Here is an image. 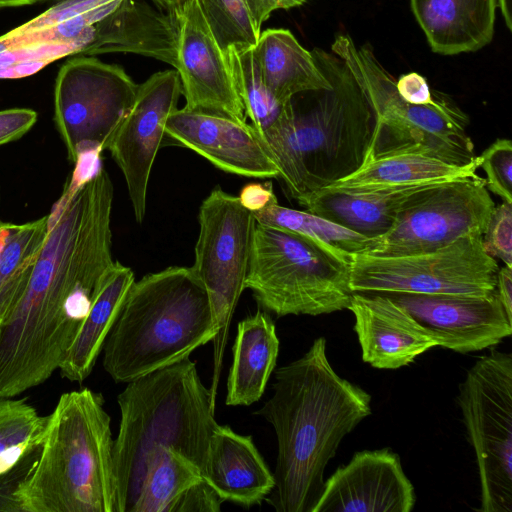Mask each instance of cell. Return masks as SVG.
Wrapping results in <instances>:
<instances>
[{
  "label": "cell",
  "mask_w": 512,
  "mask_h": 512,
  "mask_svg": "<svg viewBox=\"0 0 512 512\" xmlns=\"http://www.w3.org/2000/svg\"><path fill=\"white\" fill-rule=\"evenodd\" d=\"M108 172L75 166L48 215L27 288L0 323V376L34 386L59 369L113 267Z\"/></svg>",
  "instance_id": "obj_1"
},
{
  "label": "cell",
  "mask_w": 512,
  "mask_h": 512,
  "mask_svg": "<svg viewBox=\"0 0 512 512\" xmlns=\"http://www.w3.org/2000/svg\"><path fill=\"white\" fill-rule=\"evenodd\" d=\"M272 389L254 413L273 426L278 444L275 485L266 501L277 512H312L326 465L342 439L371 414V396L334 371L324 337L278 368Z\"/></svg>",
  "instance_id": "obj_2"
},
{
  "label": "cell",
  "mask_w": 512,
  "mask_h": 512,
  "mask_svg": "<svg viewBox=\"0 0 512 512\" xmlns=\"http://www.w3.org/2000/svg\"><path fill=\"white\" fill-rule=\"evenodd\" d=\"M311 53L330 86L294 96L259 134L298 203L358 170L373 129L372 110L343 60L321 48Z\"/></svg>",
  "instance_id": "obj_3"
},
{
  "label": "cell",
  "mask_w": 512,
  "mask_h": 512,
  "mask_svg": "<svg viewBox=\"0 0 512 512\" xmlns=\"http://www.w3.org/2000/svg\"><path fill=\"white\" fill-rule=\"evenodd\" d=\"M117 396L120 424L113 442L116 512H132L151 456L173 448L202 470L218 427L215 400L189 357L126 383Z\"/></svg>",
  "instance_id": "obj_4"
},
{
  "label": "cell",
  "mask_w": 512,
  "mask_h": 512,
  "mask_svg": "<svg viewBox=\"0 0 512 512\" xmlns=\"http://www.w3.org/2000/svg\"><path fill=\"white\" fill-rule=\"evenodd\" d=\"M214 336L204 285L191 267L171 266L133 282L105 339L103 367L128 383L189 357Z\"/></svg>",
  "instance_id": "obj_5"
},
{
  "label": "cell",
  "mask_w": 512,
  "mask_h": 512,
  "mask_svg": "<svg viewBox=\"0 0 512 512\" xmlns=\"http://www.w3.org/2000/svg\"><path fill=\"white\" fill-rule=\"evenodd\" d=\"M110 423L102 394L83 388L60 396L17 492L23 512H116Z\"/></svg>",
  "instance_id": "obj_6"
},
{
  "label": "cell",
  "mask_w": 512,
  "mask_h": 512,
  "mask_svg": "<svg viewBox=\"0 0 512 512\" xmlns=\"http://www.w3.org/2000/svg\"><path fill=\"white\" fill-rule=\"evenodd\" d=\"M331 52L343 60L373 113V129L364 163L396 155H423L464 166L475 160L467 133L468 116L447 96L415 105L398 93L396 79L381 65L370 44L356 45L337 34Z\"/></svg>",
  "instance_id": "obj_7"
},
{
  "label": "cell",
  "mask_w": 512,
  "mask_h": 512,
  "mask_svg": "<svg viewBox=\"0 0 512 512\" xmlns=\"http://www.w3.org/2000/svg\"><path fill=\"white\" fill-rule=\"evenodd\" d=\"M245 289L277 317L347 309L350 263L298 233L256 223Z\"/></svg>",
  "instance_id": "obj_8"
},
{
  "label": "cell",
  "mask_w": 512,
  "mask_h": 512,
  "mask_svg": "<svg viewBox=\"0 0 512 512\" xmlns=\"http://www.w3.org/2000/svg\"><path fill=\"white\" fill-rule=\"evenodd\" d=\"M198 221L191 268L207 291L214 319L209 390L215 400L232 317L245 289L256 220L238 196L216 187L203 200Z\"/></svg>",
  "instance_id": "obj_9"
},
{
  "label": "cell",
  "mask_w": 512,
  "mask_h": 512,
  "mask_svg": "<svg viewBox=\"0 0 512 512\" xmlns=\"http://www.w3.org/2000/svg\"><path fill=\"white\" fill-rule=\"evenodd\" d=\"M457 402L474 449L482 512H512V354L480 357L459 385Z\"/></svg>",
  "instance_id": "obj_10"
},
{
  "label": "cell",
  "mask_w": 512,
  "mask_h": 512,
  "mask_svg": "<svg viewBox=\"0 0 512 512\" xmlns=\"http://www.w3.org/2000/svg\"><path fill=\"white\" fill-rule=\"evenodd\" d=\"M498 270L482 236H467L415 254H353L350 288L353 293L489 295L496 291Z\"/></svg>",
  "instance_id": "obj_11"
},
{
  "label": "cell",
  "mask_w": 512,
  "mask_h": 512,
  "mask_svg": "<svg viewBox=\"0 0 512 512\" xmlns=\"http://www.w3.org/2000/svg\"><path fill=\"white\" fill-rule=\"evenodd\" d=\"M138 90L125 70L93 56L69 58L54 88V120L68 158L99 157L107 150Z\"/></svg>",
  "instance_id": "obj_12"
},
{
  "label": "cell",
  "mask_w": 512,
  "mask_h": 512,
  "mask_svg": "<svg viewBox=\"0 0 512 512\" xmlns=\"http://www.w3.org/2000/svg\"><path fill=\"white\" fill-rule=\"evenodd\" d=\"M495 204L486 181L459 178L419 192L380 238L373 255L397 256L432 251L467 236H482Z\"/></svg>",
  "instance_id": "obj_13"
},
{
  "label": "cell",
  "mask_w": 512,
  "mask_h": 512,
  "mask_svg": "<svg viewBox=\"0 0 512 512\" xmlns=\"http://www.w3.org/2000/svg\"><path fill=\"white\" fill-rule=\"evenodd\" d=\"M182 86L176 70L152 74L138 85L134 102L117 128L107 150L120 168L134 217L146 214L151 170L166 137V120L178 107Z\"/></svg>",
  "instance_id": "obj_14"
},
{
  "label": "cell",
  "mask_w": 512,
  "mask_h": 512,
  "mask_svg": "<svg viewBox=\"0 0 512 512\" xmlns=\"http://www.w3.org/2000/svg\"><path fill=\"white\" fill-rule=\"evenodd\" d=\"M177 67L185 108L247 122L224 54L214 38L199 0L186 1L175 13Z\"/></svg>",
  "instance_id": "obj_15"
},
{
  "label": "cell",
  "mask_w": 512,
  "mask_h": 512,
  "mask_svg": "<svg viewBox=\"0 0 512 512\" xmlns=\"http://www.w3.org/2000/svg\"><path fill=\"white\" fill-rule=\"evenodd\" d=\"M404 307L434 337L458 353L493 347L512 334L496 291L489 295L382 293Z\"/></svg>",
  "instance_id": "obj_16"
},
{
  "label": "cell",
  "mask_w": 512,
  "mask_h": 512,
  "mask_svg": "<svg viewBox=\"0 0 512 512\" xmlns=\"http://www.w3.org/2000/svg\"><path fill=\"white\" fill-rule=\"evenodd\" d=\"M166 138L217 168L245 177L275 178L279 170L255 128L231 117L177 108L164 127Z\"/></svg>",
  "instance_id": "obj_17"
},
{
  "label": "cell",
  "mask_w": 512,
  "mask_h": 512,
  "mask_svg": "<svg viewBox=\"0 0 512 512\" xmlns=\"http://www.w3.org/2000/svg\"><path fill=\"white\" fill-rule=\"evenodd\" d=\"M414 486L398 454L389 448L364 450L324 481L312 512H410Z\"/></svg>",
  "instance_id": "obj_18"
},
{
  "label": "cell",
  "mask_w": 512,
  "mask_h": 512,
  "mask_svg": "<svg viewBox=\"0 0 512 512\" xmlns=\"http://www.w3.org/2000/svg\"><path fill=\"white\" fill-rule=\"evenodd\" d=\"M362 359L377 369H398L437 346L432 334L404 307L382 293L354 292L348 308Z\"/></svg>",
  "instance_id": "obj_19"
},
{
  "label": "cell",
  "mask_w": 512,
  "mask_h": 512,
  "mask_svg": "<svg viewBox=\"0 0 512 512\" xmlns=\"http://www.w3.org/2000/svg\"><path fill=\"white\" fill-rule=\"evenodd\" d=\"M201 474L223 501L245 508L261 504L275 485L252 437L226 425L213 432Z\"/></svg>",
  "instance_id": "obj_20"
},
{
  "label": "cell",
  "mask_w": 512,
  "mask_h": 512,
  "mask_svg": "<svg viewBox=\"0 0 512 512\" xmlns=\"http://www.w3.org/2000/svg\"><path fill=\"white\" fill-rule=\"evenodd\" d=\"M410 5L435 53L474 52L492 41L495 0H410Z\"/></svg>",
  "instance_id": "obj_21"
},
{
  "label": "cell",
  "mask_w": 512,
  "mask_h": 512,
  "mask_svg": "<svg viewBox=\"0 0 512 512\" xmlns=\"http://www.w3.org/2000/svg\"><path fill=\"white\" fill-rule=\"evenodd\" d=\"M441 183V182H440ZM437 183L372 192L319 189L299 204L306 211L369 238H381L397 221L400 211L422 190Z\"/></svg>",
  "instance_id": "obj_22"
},
{
  "label": "cell",
  "mask_w": 512,
  "mask_h": 512,
  "mask_svg": "<svg viewBox=\"0 0 512 512\" xmlns=\"http://www.w3.org/2000/svg\"><path fill=\"white\" fill-rule=\"evenodd\" d=\"M279 339L269 313L258 310L238 323L232 347L225 404L249 406L257 402L276 366Z\"/></svg>",
  "instance_id": "obj_23"
},
{
  "label": "cell",
  "mask_w": 512,
  "mask_h": 512,
  "mask_svg": "<svg viewBox=\"0 0 512 512\" xmlns=\"http://www.w3.org/2000/svg\"><path fill=\"white\" fill-rule=\"evenodd\" d=\"M255 52L264 84L280 104L300 93L330 86L311 51L306 50L288 29L261 31Z\"/></svg>",
  "instance_id": "obj_24"
},
{
  "label": "cell",
  "mask_w": 512,
  "mask_h": 512,
  "mask_svg": "<svg viewBox=\"0 0 512 512\" xmlns=\"http://www.w3.org/2000/svg\"><path fill=\"white\" fill-rule=\"evenodd\" d=\"M481 156L458 166L423 155H396L374 159L324 188L345 192H372L476 177Z\"/></svg>",
  "instance_id": "obj_25"
},
{
  "label": "cell",
  "mask_w": 512,
  "mask_h": 512,
  "mask_svg": "<svg viewBox=\"0 0 512 512\" xmlns=\"http://www.w3.org/2000/svg\"><path fill=\"white\" fill-rule=\"evenodd\" d=\"M134 281L132 269L115 261L59 368L63 378L72 382H83L91 374L122 302Z\"/></svg>",
  "instance_id": "obj_26"
},
{
  "label": "cell",
  "mask_w": 512,
  "mask_h": 512,
  "mask_svg": "<svg viewBox=\"0 0 512 512\" xmlns=\"http://www.w3.org/2000/svg\"><path fill=\"white\" fill-rule=\"evenodd\" d=\"M252 214L256 223L303 235L349 263L353 254H371L380 243L309 211L281 206L277 198Z\"/></svg>",
  "instance_id": "obj_27"
},
{
  "label": "cell",
  "mask_w": 512,
  "mask_h": 512,
  "mask_svg": "<svg viewBox=\"0 0 512 512\" xmlns=\"http://www.w3.org/2000/svg\"><path fill=\"white\" fill-rule=\"evenodd\" d=\"M48 215L9 224L0 259V323L22 298L48 233Z\"/></svg>",
  "instance_id": "obj_28"
},
{
  "label": "cell",
  "mask_w": 512,
  "mask_h": 512,
  "mask_svg": "<svg viewBox=\"0 0 512 512\" xmlns=\"http://www.w3.org/2000/svg\"><path fill=\"white\" fill-rule=\"evenodd\" d=\"M202 479L200 468L182 453L160 448L147 464L132 512H172L180 496Z\"/></svg>",
  "instance_id": "obj_29"
},
{
  "label": "cell",
  "mask_w": 512,
  "mask_h": 512,
  "mask_svg": "<svg viewBox=\"0 0 512 512\" xmlns=\"http://www.w3.org/2000/svg\"><path fill=\"white\" fill-rule=\"evenodd\" d=\"M224 54L246 117L260 134L280 117L286 103H278L267 90L255 46L233 45Z\"/></svg>",
  "instance_id": "obj_30"
},
{
  "label": "cell",
  "mask_w": 512,
  "mask_h": 512,
  "mask_svg": "<svg viewBox=\"0 0 512 512\" xmlns=\"http://www.w3.org/2000/svg\"><path fill=\"white\" fill-rule=\"evenodd\" d=\"M48 424L26 399L0 397V474L42 443Z\"/></svg>",
  "instance_id": "obj_31"
},
{
  "label": "cell",
  "mask_w": 512,
  "mask_h": 512,
  "mask_svg": "<svg viewBox=\"0 0 512 512\" xmlns=\"http://www.w3.org/2000/svg\"><path fill=\"white\" fill-rule=\"evenodd\" d=\"M207 24L223 51L233 45L256 46L261 26L246 0H199Z\"/></svg>",
  "instance_id": "obj_32"
},
{
  "label": "cell",
  "mask_w": 512,
  "mask_h": 512,
  "mask_svg": "<svg viewBox=\"0 0 512 512\" xmlns=\"http://www.w3.org/2000/svg\"><path fill=\"white\" fill-rule=\"evenodd\" d=\"M480 167L486 174V188L503 201L512 203V143L500 138L486 148Z\"/></svg>",
  "instance_id": "obj_33"
},
{
  "label": "cell",
  "mask_w": 512,
  "mask_h": 512,
  "mask_svg": "<svg viewBox=\"0 0 512 512\" xmlns=\"http://www.w3.org/2000/svg\"><path fill=\"white\" fill-rule=\"evenodd\" d=\"M485 252L512 267V203L503 201L491 212L482 235Z\"/></svg>",
  "instance_id": "obj_34"
},
{
  "label": "cell",
  "mask_w": 512,
  "mask_h": 512,
  "mask_svg": "<svg viewBox=\"0 0 512 512\" xmlns=\"http://www.w3.org/2000/svg\"><path fill=\"white\" fill-rule=\"evenodd\" d=\"M40 445L30 450L10 470L0 474V511L23 512L17 492L38 459Z\"/></svg>",
  "instance_id": "obj_35"
},
{
  "label": "cell",
  "mask_w": 512,
  "mask_h": 512,
  "mask_svg": "<svg viewBox=\"0 0 512 512\" xmlns=\"http://www.w3.org/2000/svg\"><path fill=\"white\" fill-rule=\"evenodd\" d=\"M107 1L110 0H58L43 13L16 27L13 31L30 32L47 28L84 14Z\"/></svg>",
  "instance_id": "obj_36"
},
{
  "label": "cell",
  "mask_w": 512,
  "mask_h": 512,
  "mask_svg": "<svg viewBox=\"0 0 512 512\" xmlns=\"http://www.w3.org/2000/svg\"><path fill=\"white\" fill-rule=\"evenodd\" d=\"M76 55L74 49L63 43H38L6 49L0 52V67L21 61L43 60L49 64L64 56Z\"/></svg>",
  "instance_id": "obj_37"
},
{
  "label": "cell",
  "mask_w": 512,
  "mask_h": 512,
  "mask_svg": "<svg viewBox=\"0 0 512 512\" xmlns=\"http://www.w3.org/2000/svg\"><path fill=\"white\" fill-rule=\"evenodd\" d=\"M224 501L202 479L176 501L172 512H218Z\"/></svg>",
  "instance_id": "obj_38"
},
{
  "label": "cell",
  "mask_w": 512,
  "mask_h": 512,
  "mask_svg": "<svg viewBox=\"0 0 512 512\" xmlns=\"http://www.w3.org/2000/svg\"><path fill=\"white\" fill-rule=\"evenodd\" d=\"M37 118V112L28 108L0 110V146L24 136Z\"/></svg>",
  "instance_id": "obj_39"
},
{
  "label": "cell",
  "mask_w": 512,
  "mask_h": 512,
  "mask_svg": "<svg viewBox=\"0 0 512 512\" xmlns=\"http://www.w3.org/2000/svg\"><path fill=\"white\" fill-rule=\"evenodd\" d=\"M396 88L405 101L415 105L430 104L436 95L430 89L426 79L416 72L401 75L396 80Z\"/></svg>",
  "instance_id": "obj_40"
},
{
  "label": "cell",
  "mask_w": 512,
  "mask_h": 512,
  "mask_svg": "<svg viewBox=\"0 0 512 512\" xmlns=\"http://www.w3.org/2000/svg\"><path fill=\"white\" fill-rule=\"evenodd\" d=\"M238 197L241 203L251 212L263 208L276 199L271 182L247 184L242 188Z\"/></svg>",
  "instance_id": "obj_41"
},
{
  "label": "cell",
  "mask_w": 512,
  "mask_h": 512,
  "mask_svg": "<svg viewBox=\"0 0 512 512\" xmlns=\"http://www.w3.org/2000/svg\"><path fill=\"white\" fill-rule=\"evenodd\" d=\"M258 23L262 24L276 10H288L303 5L307 0H246Z\"/></svg>",
  "instance_id": "obj_42"
},
{
  "label": "cell",
  "mask_w": 512,
  "mask_h": 512,
  "mask_svg": "<svg viewBox=\"0 0 512 512\" xmlns=\"http://www.w3.org/2000/svg\"><path fill=\"white\" fill-rule=\"evenodd\" d=\"M496 293L510 321H512V267L504 265L497 274Z\"/></svg>",
  "instance_id": "obj_43"
},
{
  "label": "cell",
  "mask_w": 512,
  "mask_h": 512,
  "mask_svg": "<svg viewBox=\"0 0 512 512\" xmlns=\"http://www.w3.org/2000/svg\"><path fill=\"white\" fill-rule=\"evenodd\" d=\"M48 64V62L43 60H28L0 67V79H18L27 77L42 70Z\"/></svg>",
  "instance_id": "obj_44"
},
{
  "label": "cell",
  "mask_w": 512,
  "mask_h": 512,
  "mask_svg": "<svg viewBox=\"0 0 512 512\" xmlns=\"http://www.w3.org/2000/svg\"><path fill=\"white\" fill-rule=\"evenodd\" d=\"M496 7L499 8L505 25L508 30H512V0H495Z\"/></svg>",
  "instance_id": "obj_45"
},
{
  "label": "cell",
  "mask_w": 512,
  "mask_h": 512,
  "mask_svg": "<svg viewBox=\"0 0 512 512\" xmlns=\"http://www.w3.org/2000/svg\"><path fill=\"white\" fill-rule=\"evenodd\" d=\"M56 2L58 0H45ZM161 9L174 14L188 0H152Z\"/></svg>",
  "instance_id": "obj_46"
},
{
  "label": "cell",
  "mask_w": 512,
  "mask_h": 512,
  "mask_svg": "<svg viewBox=\"0 0 512 512\" xmlns=\"http://www.w3.org/2000/svg\"><path fill=\"white\" fill-rule=\"evenodd\" d=\"M45 0H0V7H18L31 5Z\"/></svg>",
  "instance_id": "obj_47"
},
{
  "label": "cell",
  "mask_w": 512,
  "mask_h": 512,
  "mask_svg": "<svg viewBox=\"0 0 512 512\" xmlns=\"http://www.w3.org/2000/svg\"><path fill=\"white\" fill-rule=\"evenodd\" d=\"M10 223H0V259Z\"/></svg>",
  "instance_id": "obj_48"
}]
</instances>
